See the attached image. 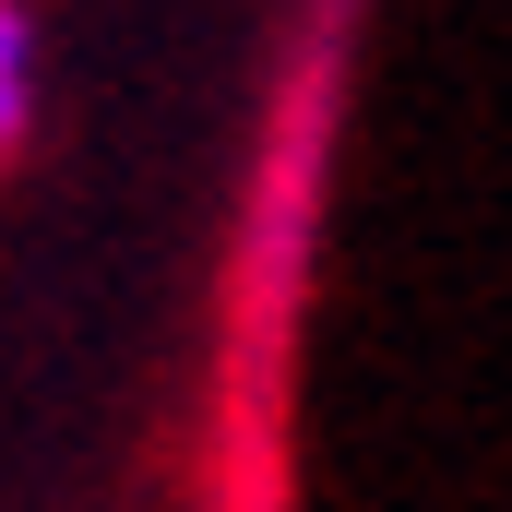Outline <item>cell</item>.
Listing matches in <instances>:
<instances>
[{
    "label": "cell",
    "mask_w": 512,
    "mask_h": 512,
    "mask_svg": "<svg viewBox=\"0 0 512 512\" xmlns=\"http://www.w3.org/2000/svg\"><path fill=\"white\" fill-rule=\"evenodd\" d=\"M24 131H36V12L0 0V167L24 155Z\"/></svg>",
    "instance_id": "1"
}]
</instances>
